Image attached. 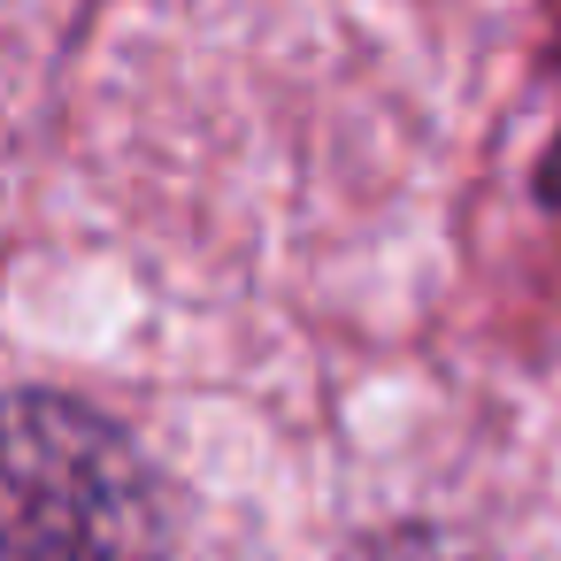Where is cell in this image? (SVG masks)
<instances>
[{"instance_id": "6da1fadb", "label": "cell", "mask_w": 561, "mask_h": 561, "mask_svg": "<svg viewBox=\"0 0 561 561\" xmlns=\"http://www.w3.org/2000/svg\"><path fill=\"white\" fill-rule=\"evenodd\" d=\"M162 484L62 392L0 400V561H162Z\"/></svg>"}, {"instance_id": "7a4b0ae2", "label": "cell", "mask_w": 561, "mask_h": 561, "mask_svg": "<svg viewBox=\"0 0 561 561\" xmlns=\"http://www.w3.org/2000/svg\"><path fill=\"white\" fill-rule=\"evenodd\" d=\"M362 561H469V553H461V546H446V538H415V530H408V538L369 546Z\"/></svg>"}]
</instances>
